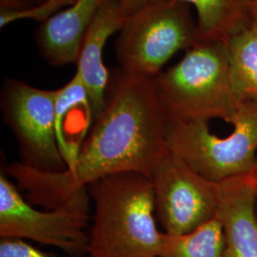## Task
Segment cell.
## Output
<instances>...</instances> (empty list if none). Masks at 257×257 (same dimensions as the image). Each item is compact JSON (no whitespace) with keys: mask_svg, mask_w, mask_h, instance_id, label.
Here are the masks:
<instances>
[{"mask_svg":"<svg viewBox=\"0 0 257 257\" xmlns=\"http://www.w3.org/2000/svg\"><path fill=\"white\" fill-rule=\"evenodd\" d=\"M196 11L199 42L228 44L251 23L243 0H179Z\"/></svg>","mask_w":257,"mask_h":257,"instance_id":"13","label":"cell"},{"mask_svg":"<svg viewBox=\"0 0 257 257\" xmlns=\"http://www.w3.org/2000/svg\"><path fill=\"white\" fill-rule=\"evenodd\" d=\"M227 46L239 94L243 99L257 101V24L251 22Z\"/></svg>","mask_w":257,"mask_h":257,"instance_id":"15","label":"cell"},{"mask_svg":"<svg viewBox=\"0 0 257 257\" xmlns=\"http://www.w3.org/2000/svg\"><path fill=\"white\" fill-rule=\"evenodd\" d=\"M227 136L213 134L202 120L170 119V153L198 175L219 183L257 168V101L245 99L230 120Z\"/></svg>","mask_w":257,"mask_h":257,"instance_id":"4","label":"cell"},{"mask_svg":"<svg viewBox=\"0 0 257 257\" xmlns=\"http://www.w3.org/2000/svg\"><path fill=\"white\" fill-rule=\"evenodd\" d=\"M94 204L88 257H159L153 182L139 174L110 175L89 185Z\"/></svg>","mask_w":257,"mask_h":257,"instance_id":"2","label":"cell"},{"mask_svg":"<svg viewBox=\"0 0 257 257\" xmlns=\"http://www.w3.org/2000/svg\"><path fill=\"white\" fill-rule=\"evenodd\" d=\"M100 4L101 0H75L40 25L37 47L49 64L61 67L77 62L83 38Z\"/></svg>","mask_w":257,"mask_h":257,"instance_id":"11","label":"cell"},{"mask_svg":"<svg viewBox=\"0 0 257 257\" xmlns=\"http://www.w3.org/2000/svg\"><path fill=\"white\" fill-rule=\"evenodd\" d=\"M243 4L250 22L257 24V0H243Z\"/></svg>","mask_w":257,"mask_h":257,"instance_id":"20","label":"cell"},{"mask_svg":"<svg viewBox=\"0 0 257 257\" xmlns=\"http://www.w3.org/2000/svg\"><path fill=\"white\" fill-rule=\"evenodd\" d=\"M57 90H43L17 79L7 80L2 92V110L19 139L25 164L39 170H67L55 135Z\"/></svg>","mask_w":257,"mask_h":257,"instance_id":"7","label":"cell"},{"mask_svg":"<svg viewBox=\"0 0 257 257\" xmlns=\"http://www.w3.org/2000/svg\"><path fill=\"white\" fill-rule=\"evenodd\" d=\"M115 52L125 73L156 76L181 50L199 43L191 6L179 0H163L126 20Z\"/></svg>","mask_w":257,"mask_h":257,"instance_id":"5","label":"cell"},{"mask_svg":"<svg viewBox=\"0 0 257 257\" xmlns=\"http://www.w3.org/2000/svg\"><path fill=\"white\" fill-rule=\"evenodd\" d=\"M255 173H256V177H257V168H256V171H255ZM256 211H257V199H256Z\"/></svg>","mask_w":257,"mask_h":257,"instance_id":"22","label":"cell"},{"mask_svg":"<svg viewBox=\"0 0 257 257\" xmlns=\"http://www.w3.org/2000/svg\"><path fill=\"white\" fill-rule=\"evenodd\" d=\"M170 119L156 76L121 70L108 87L105 108L72 169L50 172L18 162L7 172L27 193L29 202L45 209H55L110 175L132 173L151 178L170 155Z\"/></svg>","mask_w":257,"mask_h":257,"instance_id":"1","label":"cell"},{"mask_svg":"<svg viewBox=\"0 0 257 257\" xmlns=\"http://www.w3.org/2000/svg\"><path fill=\"white\" fill-rule=\"evenodd\" d=\"M75 2V0H47L38 3L30 9L18 13L0 14V27L3 29L13 22L20 19H35L41 24L45 23L50 19L60 13L62 8H69Z\"/></svg>","mask_w":257,"mask_h":257,"instance_id":"16","label":"cell"},{"mask_svg":"<svg viewBox=\"0 0 257 257\" xmlns=\"http://www.w3.org/2000/svg\"><path fill=\"white\" fill-rule=\"evenodd\" d=\"M171 119L230 120L243 102L236 89L230 52L220 42H199L182 59L156 76Z\"/></svg>","mask_w":257,"mask_h":257,"instance_id":"3","label":"cell"},{"mask_svg":"<svg viewBox=\"0 0 257 257\" xmlns=\"http://www.w3.org/2000/svg\"><path fill=\"white\" fill-rule=\"evenodd\" d=\"M38 3H41V2H44V1H47V0H37Z\"/></svg>","mask_w":257,"mask_h":257,"instance_id":"21","label":"cell"},{"mask_svg":"<svg viewBox=\"0 0 257 257\" xmlns=\"http://www.w3.org/2000/svg\"><path fill=\"white\" fill-rule=\"evenodd\" d=\"M225 237L217 216L181 235L164 232L159 257H224Z\"/></svg>","mask_w":257,"mask_h":257,"instance_id":"14","label":"cell"},{"mask_svg":"<svg viewBox=\"0 0 257 257\" xmlns=\"http://www.w3.org/2000/svg\"><path fill=\"white\" fill-rule=\"evenodd\" d=\"M38 4L37 0H0V14L18 13Z\"/></svg>","mask_w":257,"mask_h":257,"instance_id":"19","label":"cell"},{"mask_svg":"<svg viewBox=\"0 0 257 257\" xmlns=\"http://www.w3.org/2000/svg\"><path fill=\"white\" fill-rule=\"evenodd\" d=\"M163 0H120L121 9L126 19L137 15L141 10Z\"/></svg>","mask_w":257,"mask_h":257,"instance_id":"18","label":"cell"},{"mask_svg":"<svg viewBox=\"0 0 257 257\" xmlns=\"http://www.w3.org/2000/svg\"><path fill=\"white\" fill-rule=\"evenodd\" d=\"M126 20L120 0H101L99 9L83 38L76 62V74L80 76L89 94L93 120L105 108L110 82L109 73L103 61V51L109 37L120 31Z\"/></svg>","mask_w":257,"mask_h":257,"instance_id":"10","label":"cell"},{"mask_svg":"<svg viewBox=\"0 0 257 257\" xmlns=\"http://www.w3.org/2000/svg\"><path fill=\"white\" fill-rule=\"evenodd\" d=\"M93 119L92 104L80 76L58 89L55 104V135L67 170L74 167Z\"/></svg>","mask_w":257,"mask_h":257,"instance_id":"12","label":"cell"},{"mask_svg":"<svg viewBox=\"0 0 257 257\" xmlns=\"http://www.w3.org/2000/svg\"><path fill=\"white\" fill-rule=\"evenodd\" d=\"M151 179L156 216L167 234L188 233L216 216L217 183L198 175L173 154Z\"/></svg>","mask_w":257,"mask_h":257,"instance_id":"8","label":"cell"},{"mask_svg":"<svg viewBox=\"0 0 257 257\" xmlns=\"http://www.w3.org/2000/svg\"><path fill=\"white\" fill-rule=\"evenodd\" d=\"M224 257H257L256 173L217 183Z\"/></svg>","mask_w":257,"mask_h":257,"instance_id":"9","label":"cell"},{"mask_svg":"<svg viewBox=\"0 0 257 257\" xmlns=\"http://www.w3.org/2000/svg\"><path fill=\"white\" fill-rule=\"evenodd\" d=\"M0 257H56L42 251L31 245L26 240L19 238H1ZM68 257H83L70 255Z\"/></svg>","mask_w":257,"mask_h":257,"instance_id":"17","label":"cell"},{"mask_svg":"<svg viewBox=\"0 0 257 257\" xmlns=\"http://www.w3.org/2000/svg\"><path fill=\"white\" fill-rule=\"evenodd\" d=\"M91 196L83 189L55 209L40 211L20 194L7 175H0V237L31 240L70 255L88 254Z\"/></svg>","mask_w":257,"mask_h":257,"instance_id":"6","label":"cell"}]
</instances>
